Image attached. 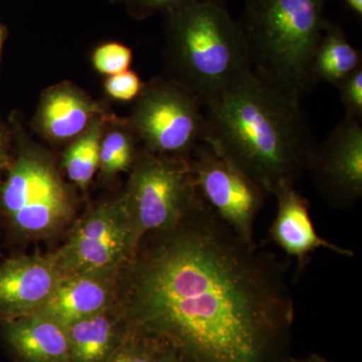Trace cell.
I'll use <instances>...</instances> for the list:
<instances>
[{
  "mask_svg": "<svg viewBox=\"0 0 362 362\" xmlns=\"http://www.w3.org/2000/svg\"><path fill=\"white\" fill-rule=\"evenodd\" d=\"M202 107L181 86L157 81L143 93L133 127L151 153L188 160L206 137Z\"/></svg>",
  "mask_w": 362,
  "mask_h": 362,
  "instance_id": "cell-6",
  "label": "cell"
},
{
  "mask_svg": "<svg viewBox=\"0 0 362 362\" xmlns=\"http://www.w3.org/2000/svg\"><path fill=\"white\" fill-rule=\"evenodd\" d=\"M337 89L345 108V116L362 121V66L344 78Z\"/></svg>",
  "mask_w": 362,
  "mask_h": 362,
  "instance_id": "cell-22",
  "label": "cell"
},
{
  "mask_svg": "<svg viewBox=\"0 0 362 362\" xmlns=\"http://www.w3.org/2000/svg\"><path fill=\"white\" fill-rule=\"evenodd\" d=\"M362 121L344 118L320 145H315L307 170L331 207L351 211L362 197Z\"/></svg>",
  "mask_w": 362,
  "mask_h": 362,
  "instance_id": "cell-10",
  "label": "cell"
},
{
  "mask_svg": "<svg viewBox=\"0 0 362 362\" xmlns=\"http://www.w3.org/2000/svg\"><path fill=\"white\" fill-rule=\"evenodd\" d=\"M106 276H64L51 297L35 313L62 327L106 311L111 291Z\"/></svg>",
  "mask_w": 362,
  "mask_h": 362,
  "instance_id": "cell-14",
  "label": "cell"
},
{
  "mask_svg": "<svg viewBox=\"0 0 362 362\" xmlns=\"http://www.w3.org/2000/svg\"><path fill=\"white\" fill-rule=\"evenodd\" d=\"M176 84L206 106L252 73L239 23L225 2L194 0L166 13Z\"/></svg>",
  "mask_w": 362,
  "mask_h": 362,
  "instance_id": "cell-4",
  "label": "cell"
},
{
  "mask_svg": "<svg viewBox=\"0 0 362 362\" xmlns=\"http://www.w3.org/2000/svg\"><path fill=\"white\" fill-rule=\"evenodd\" d=\"M4 323V338L14 356L23 362H73L66 329L33 313Z\"/></svg>",
  "mask_w": 362,
  "mask_h": 362,
  "instance_id": "cell-13",
  "label": "cell"
},
{
  "mask_svg": "<svg viewBox=\"0 0 362 362\" xmlns=\"http://www.w3.org/2000/svg\"><path fill=\"white\" fill-rule=\"evenodd\" d=\"M188 164L204 202L243 240L255 242V223L265 202L263 189L204 143Z\"/></svg>",
  "mask_w": 362,
  "mask_h": 362,
  "instance_id": "cell-9",
  "label": "cell"
},
{
  "mask_svg": "<svg viewBox=\"0 0 362 362\" xmlns=\"http://www.w3.org/2000/svg\"><path fill=\"white\" fill-rule=\"evenodd\" d=\"M154 341L138 331L125 328L122 339L104 362H151Z\"/></svg>",
  "mask_w": 362,
  "mask_h": 362,
  "instance_id": "cell-20",
  "label": "cell"
},
{
  "mask_svg": "<svg viewBox=\"0 0 362 362\" xmlns=\"http://www.w3.org/2000/svg\"><path fill=\"white\" fill-rule=\"evenodd\" d=\"M101 126L95 124L66 151L65 168L69 177L80 187L92 180L99 165L101 148Z\"/></svg>",
  "mask_w": 362,
  "mask_h": 362,
  "instance_id": "cell-18",
  "label": "cell"
},
{
  "mask_svg": "<svg viewBox=\"0 0 362 362\" xmlns=\"http://www.w3.org/2000/svg\"><path fill=\"white\" fill-rule=\"evenodd\" d=\"M4 28L0 26V49H1L2 42H4Z\"/></svg>",
  "mask_w": 362,
  "mask_h": 362,
  "instance_id": "cell-28",
  "label": "cell"
},
{
  "mask_svg": "<svg viewBox=\"0 0 362 362\" xmlns=\"http://www.w3.org/2000/svg\"><path fill=\"white\" fill-rule=\"evenodd\" d=\"M137 246L122 197L90 211L52 258L64 276H108L125 265Z\"/></svg>",
  "mask_w": 362,
  "mask_h": 362,
  "instance_id": "cell-7",
  "label": "cell"
},
{
  "mask_svg": "<svg viewBox=\"0 0 362 362\" xmlns=\"http://www.w3.org/2000/svg\"><path fill=\"white\" fill-rule=\"evenodd\" d=\"M4 160V142H2V137L0 135V162Z\"/></svg>",
  "mask_w": 362,
  "mask_h": 362,
  "instance_id": "cell-27",
  "label": "cell"
},
{
  "mask_svg": "<svg viewBox=\"0 0 362 362\" xmlns=\"http://www.w3.org/2000/svg\"><path fill=\"white\" fill-rule=\"evenodd\" d=\"M133 161L134 146L127 133L115 131L107 136L101 143L99 164L106 175L126 170Z\"/></svg>",
  "mask_w": 362,
  "mask_h": 362,
  "instance_id": "cell-19",
  "label": "cell"
},
{
  "mask_svg": "<svg viewBox=\"0 0 362 362\" xmlns=\"http://www.w3.org/2000/svg\"><path fill=\"white\" fill-rule=\"evenodd\" d=\"M277 214L269 230L271 240L290 258L297 261V276H301L310 262L312 254L319 249L337 252L341 256H354L349 247L333 244L317 233L310 214L308 199L295 185H284L275 192Z\"/></svg>",
  "mask_w": 362,
  "mask_h": 362,
  "instance_id": "cell-12",
  "label": "cell"
},
{
  "mask_svg": "<svg viewBox=\"0 0 362 362\" xmlns=\"http://www.w3.org/2000/svg\"><path fill=\"white\" fill-rule=\"evenodd\" d=\"M2 206L16 230L40 237L65 225L71 211L68 192L54 169L28 156L11 168L2 190Z\"/></svg>",
  "mask_w": 362,
  "mask_h": 362,
  "instance_id": "cell-8",
  "label": "cell"
},
{
  "mask_svg": "<svg viewBox=\"0 0 362 362\" xmlns=\"http://www.w3.org/2000/svg\"><path fill=\"white\" fill-rule=\"evenodd\" d=\"M214 1L225 2V0H214Z\"/></svg>",
  "mask_w": 362,
  "mask_h": 362,
  "instance_id": "cell-29",
  "label": "cell"
},
{
  "mask_svg": "<svg viewBox=\"0 0 362 362\" xmlns=\"http://www.w3.org/2000/svg\"><path fill=\"white\" fill-rule=\"evenodd\" d=\"M289 362H334L330 361V359L326 358L320 354H311L309 356L305 357H300V358H295V357H291L290 358Z\"/></svg>",
  "mask_w": 362,
  "mask_h": 362,
  "instance_id": "cell-25",
  "label": "cell"
},
{
  "mask_svg": "<svg viewBox=\"0 0 362 362\" xmlns=\"http://www.w3.org/2000/svg\"><path fill=\"white\" fill-rule=\"evenodd\" d=\"M73 362H104L113 351L114 327L105 311L66 328Z\"/></svg>",
  "mask_w": 362,
  "mask_h": 362,
  "instance_id": "cell-17",
  "label": "cell"
},
{
  "mask_svg": "<svg viewBox=\"0 0 362 362\" xmlns=\"http://www.w3.org/2000/svg\"><path fill=\"white\" fill-rule=\"evenodd\" d=\"M92 112L89 102L75 90L59 89L45 98L40 120L47 135L64 140L82 132Z\"/></svg>",
  "mask_w": 362,
  "mask_h": 362,
  "instance_id": "cell-16",
  "label": "cell"
},
{
  "mask_svg": "<svg viewBox=\"0 0 362 362\" xmlns=\"http://www.w3.org/2000/svg\"><path fill=\"white\" fill-rule=\"evenodd\" d=\"M345 4L349 6V8L351 9L352 11H354L361 18L362 16V0H343Z\"/></svg>",
  "mask_w": 362,
  "mask_h": 362,
  "instance_id": "cell-26",
  "label": "cell"
},
{
  "mask_svg": "<svg viewBox=\"0 0 362 362\" xmlns=\"http://www.w3.org/2000/svg\"><path fill=\"white\" fill-rule=\"evenodd\" d=\"M361 66V52L350 44L341 26L326 21L312 61L314 82H325L337 88Z\"/></svg>",
  "mask_w": 362,
  "mask_h": 362,
  "instance_id": "cell-15",
  "label": "cell"
},
{
  "mask_svg": "<svg viewBox=\"0 0 362 362\" xmlns=\"http://www.w3.org/2000/svg\"><path fill=\"white\" fill-rule=\"evenodd\" d=\"M63 277L52 257L6 259L0 265V321L39 311Z\"/></svg>",
  "mask_w": 362,
  "mask_h": 362,
  "instance_id": "cell-11",
  "label": "cell"
},
{
  "mask_svg": "<svg viewBox=\"0 0 362 362\" xmlns=\"http://www.w3.org/2000/svg\"><path fill=\"white\" fill-rule=\"evenodd\" d=\"M142 90L140 78L130 71L111 76L106 83V90L114 99L130 101Z\"/></svg>",
  "mask_w": 362,
  "mask_h": 362,
  "instance_id": "cell-23",
  "label": "cell"
},
{
  "mask_svg": "<svg viewBox=\"0 0 362 362\" xmlns=\"http://www.w3.org/2000/svg\"><path fill=\"white\" fill-rule=\"evenodd\" d=\"M327 0H244L238 21L259 80L301 100L316 85L312 61Z\"/></svg>",
  "mask_w": 362,
  "mask_h": 362,
  "instance_id": "cell-3",
  "label": "cell"
},
{
  "mask_svg": "<svg viewBox=\"0 0 362 362\" xmlns=\"http://www.w3.org/2000/svg\"><path fill=\"white\" fill-rule=\"evenodd\" d=\"M131 11L138 18H146L150 14L163 11L168 13L187 6L194 0H125Z\"/></svg>",
  "mask_w": 362,
  "mask_h": 362,
  "instance_id": "cell-24",
  "label": "cell"
},
{
  "mask_svg": "<svg viewBox=\"0 0 362 362\" xmlns=\"http://www.w3.org/2000/svg\"><path fill=\"white\" fill-rule=\"evenodd\" d=\"M197 194L187 159L149 151L138 157L123 197L138 244L149 233L177 225Z\"/></svg>",
  "mask_w": 362,
  "mask_h": 362,
  "instance_id": "cell-5",
  "label": "cell"
},
{
  "mask_svg": "<svg viewBox=\"0 0 362 362\" xmlns=\"http://www.w3.org/2000/svg\"><path fill=\"white\" fill-rule=\"evenodd\" d=\"M120 281L125 328L187 362H289L288 264L247 242L197 194L180 223L145 235Z\"/></svg>",
  "mask_w": 362,
  "mask_h": 362,
  "instance_id": "cell-1",
  "label": "cell"
},
{
  "mask_svg": "<svg viewBox=\"0 0 362 362\" xmlns=\"http://www.w3.org/2000/svg\"><path fill=\"white\" fill-rule=\"evenodd\" d=\"M132 52L125 45L111 42L98 47L93 62L98 71L106 75H117L128 71Z\"/></svg>",
  "mask_w": 362,
  "mask_h": 362,
  "instance_id": "cell-21",
  "label": "cell"
},
{
  "mask_svg": "<svg viewBox=\"0 0 362 362\" xmlns=\"http://www.w3.org/2000/svg\"><path fill=\"white\" fill-rule=\"evenodd\" d=\"M204 143L275 194L307 170L315 143L300 99L254 73L204 107Z\"/></svg>",
  "mask_w": 362,
  "mask_h": 362,
  "instance_id": "cell-2",
  "label": "cell"
}]
</instances>
